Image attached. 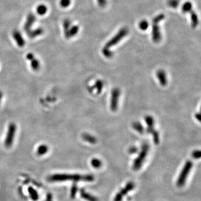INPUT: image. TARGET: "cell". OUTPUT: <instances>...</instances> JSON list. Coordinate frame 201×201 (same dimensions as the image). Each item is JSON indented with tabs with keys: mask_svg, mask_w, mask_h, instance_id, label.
<instances>
[{
	"mask_svg": "<svg viewBox=\"0 0 201 201\" xmlns=\"http://www.w3.org/2000/svg\"><path fill=\"white\" fill-rule=\"evenodd\" d=\"M149 149V145L147 144H144V145H142V150L140 152L139 156L134 160V163L133 165V169L134 171H136L141 168L142 164L144 163L148 154Z\"/></svg>",
	"mask_w": 201,
	"mask_h": 201,
	"instance_id": "obj_2",
	"label": "cell"
},
{
	"mask_svg": "<svg viewBox=\"0 0 201 201\" xmlns=\"http://www.w3.org/2000/svg\"><path fill=\"white\" fill-rule=\"evenodd\" d=\"M193 166V163L191 161L188 160L184 164V167L183 168L182 171L180 173V175L179 176L178 178L177 182V186L179 187L183 186L186 183V178L190 173L191 170Z\"/></svg>",
	"mask_w": 201,
	"mask_h": 201,
	"instance_id": "obj_3",
	"label": "cell"
},
{
	"mask_svg": "<svg viewBox=\"0 0 201 201\" xmlns=\"http://www.w3.org/2000/svg\"><path fill=\"white\" fill-rule=\"evenodd\" d=\"M95 85H96L95 86H96V88H97V92H98V93L101 92V90H102V87H103V84H102V82H101V81H97V82L96 83V84H95Z\"/></svg>",
	"mask_w": 201,
	"mask_h": 201,
	"instance_id": "obj_32",
	"label": "cell"
},
{
	"mask_svg": "<svg viewBox=\"0 0 201 201\" xmlns=\"http://www.w3.org/2000/svg\"><path fill=\"white\" fill-rule=\"evenodd\" d=\"M192 155L194 159H199L201 157V151L200 150H195L192 153Z\"/></svg>",
	"mask_w": 201,
	"mask_h": 201,
	"instance_id": "obj_33",
	"label": "cell"
},
{
	"mask_svg": "<svg viewBox=\"0 0 201 201\" xmlns=\"http://www.w3.org/2000/svg\"><path fill=\"white\" fill-rule=\"evenodd\" d=\"M180 3L179 0H168V5L172 8H177Z\"/></svg>",
	"mask_w": 201,
	"mask_h": 201,
	"instance_id": "obj_28",
	"label": "cell"
},
{
	"mask_svg": "<svg viewBox=\"0 0 201 201\" xmlns=\"http://www.w3.org/2000/svg\"><path fill=\"white\" fill-rule=\"evenodd\" d=\"M137 151V149L135 147H131V148L129 149V150H128V152L130 154H134V153H136Z\"/></svg>",
	"mask_w": 201,
	"mask_h": 201,
	"instance_id": "obj_35",
	"label": "cell"
},
{
	"mask_svg": "<svg viewBox=\"0 0 201 201\" xmlns=\"http://www.w3.org/2000/svg\"><path fill=\"white\" fill-rule=\"evenodd\" d=\"M2 97H3V93H2V92L0 90V104H1V100H2Z\"/></svg>",
	"mask_w": 201,
	"mask_h": 201,
	"instance_id": "obj_37",
	"label": "cell"
},
{
	"mask_svg": "<svg viewBox=\"0 0 201 201\" xmlns=\"http://www.w3.org/2000/svg\"><path fill=\"white\" fill-rule=\"evenodd\" d=\"M190 13H191L190 14H191V22H191L192 23V26L193 28H195L199 23L198 16L193 10H192L190 12Z\"/></svg>",
	"mask_w": 201,
	"mask_h": 201,
	"instance_id": "obj_17",
	"label": "cell"
},
{
	"mask_svg": "<svg viewBox=\"0 0 201 201\" xmlns=\"http://www.w3.org/2000/svg\"><path fill=\"white\" fill-rule=\"evenodd\" d=\"M135 187V184L133 182H128L126 185V186L123 188L119 193L116 194L113 201H122L124 195H126L129 192L131 191Z\"/></svg>",
	"mask_w": 201,
	"mask_h": 201,
	"instance_id": "obj_7",
	"label": "cell"
},
{
	"mask_svg": "<svg viewBox=\"0 0 201 201\" xmlns=\"http://www.w3.org/2000/svg\"><path fill=\"white\" fill-rule=\"evenodd\" d=\"M97 2L99 6L101 8H104L107 4L106 0H97Z\"/></svg>",
	"mask_w": 201,
	"mask_h": 201,
	"instance_id": "obj_34",
	"label": "cell"
},
{
	"mask_svg": "<svg viewBox=\"0 0 201 201\" xmlns=\"http://www.w3.org/2000/svg\"><path fill=\"white\" fill-rule=\"evenodd\" d=\"M156 75L160 84L163 86H166L167 84V78H166V73H165L164 70H158L156 73Z\"/></svg>",
	"mask_w": 201,
	"mask_h": 201,
	"instance_id": "obj_14",
	"label": "cell"
},
{
	"mask_svg": "<svg viewBox=\"0 0 201 201\" xmlns=\"http://www.w3.org/2000/svg\"><path fill=\"white\" fill-rule=\"evenodd\" d=\"M44 33V30L41 28H38L35 29H31L26 32L28 37L30 39H34L41 35Z\"/></svg>",
	"mask_w": 201,
	"mask_h": 201,
	"instance_id": "obj_13",
	"label": "cell"
},
{
	"mask_svg": "<svg viewBox=\"0 0 201 201\" xmlns=\"http://www.w3.org/2000/svg\"><path fill=\"white\" fill-rule=\"evenodd\" d=\"M28 192L30 195V198L34 201H37L39 199V194L37 191L34 189L32 187L29 186L28 188Z\"/></svg>",
	"mask_w": 201,
	"mask_h": 201,
	"instance_id": "obj_20",
	"label": "cell"
},
{
	"mask_svg": "<svg viewBox=\"0 0 201 201\" xmlns=\"http://www.w3.org/2000/svg\"><path fill=\"white\" fill-rule=\"evenodd\" d=\"M48 180L50 182H64V181H74L75 182L79 181L92 182L95 178L91 174L79 175L70 174H55L48 177Z\"/></svg>",
	"mask_w": 201,
	"mask_h": 201,
	"instance_id": "obj_1",
	"label": "cell"
},
{
	"mask_svg": "<svg viewBox=\"0 0 201 201\" xmlns=\"http://www.w3.org/2000/svg\"><path fill=\"white\" fill-rule=\"evenodd\" d=\"M145 122L148 125V129H147V131L152 134L153 136V138H154V142H155V144H158L159 142V134L157 133V132L154 130V121L153 118L150 116H146L145 117Z\"/></svg>",
	"mask_w": 201,
	"mask_h": 201,
	"instance_id": "obj_6",
	"label": "cell"
},
{
	"mask_svg": "<svg viewBox=\"0 0 201 201\" xmlns=\"http://www.w3.org/2000/svg\"><path fill=\"white\" fill-rule=\"evenodd\" d=\"M90 163H91L92 166L96 169L101 168L102 166V162H101V160L98 159H97V158L92 159Z\"/></svg>",
	"mask_w": 201,
	"mask_h": 201,
	"instance_id": "obj_24",
	"label": "cell"
},
{
	"mask_svg": "<svg viewBox=\"0 0 201 201\" xmlns=\"http://www.w3.org/2000/svg\"><path fill=\"white\" fill-rule=\"evenodd\" d=\"M133 126L135 128V130H136L138 133L142 134L144 132V127L142 126V124L140 122H134L133 124Z\"/></svg>",
	"mask_w": 201,
	"mask_h": 201,
	"instance_id": "obj_25",
	"label": "cell"
},
{
	"mask_svg": "<svg viewBox=\"0 0 201 201\" xmlns=\"http://www.w3.org/2000/svg\"><path fill=\"white\" fill-rule=\"evenodd\" d=\"M119 95L120 90L119 88H115L113 89L111 93L110 102V107L111 110L113 111H115L117 109Z\"/></svg>",
	"mask_w": 201,
	"mask_h": 201,
	"instance_id": "obj_8",
	"label": "cell"
},
{
	"mask_svg": "<svg viewBox=\"0 0 201 201\" xmlns=\"http://www.w3.org/2000/svg\"><path fill=\"white\" fill-rule=\"evenodd\" d=\"M49 150L48 146L45 144H42L39 146L37 149V154L38 155L41 156L47 153Z\"/></svg>",
	"mask_w": 201,
	"mask_h": 201,
	"instance_id": "obj_19",
	"label": "cell"
},
{
	"mask_svg": "<svg viewBox=\"0 0 201 201\" xmlns=\"http://www.w3.org/2000/svg\"><path fill=\"white\" fill-rule=\"evenodd\" d=\"M26 57L27 59L30 61L31 67V68L34 70L37 71V70H38L40 69V62L35 57L34 55L32 52L28 53L26 56Z\"/></svg>",
	"mask_w": 201,
	"mask_h": 201,
	"instance_id": "obj_12",
	"label": "cell"
},
{
	"mask_svg": "<svg viewBox=\"0 0 201 201\" xmlns=\"http://www.w3.org/2000/svg\"><path fill=\"white\" fill-rule=\"evenodd\" d=\"M12 36L15 40V42L20 48H22L25 45V41L22 37L21 33L18 30H13L12 32Z\"/></svg>",
	"mask_w": 201,
	"mask_h": 201,
	"instance_id": "obj_10",
	"label": "cell"
},
{
	"mask_svg": "<svg viewBox=\"0 0 201 201\" xmlns=\"http://www.w3.org/2000/svg\"><path fill=\"white\" fill-rule=\"evenodd\" d=\"M63 29H64V36L67 39H70V35H69V30L70 28L71 27V21L69 19H65L63 22Z\"/></svg>",
	"mask_w": 201,
	"mask_h": 201,
	"instance_id": "obj_15",
	"label": "cell"
},
{
	"mask_svg": "<svg viewBox=\"0 0 201 201\" xmlns=\"http://www.w3.org/2000/svg\"><path fill=\"white\" fill-rule=\"evenodd\" d=\"M82 138L86 142H89L90 144H96L97 142L96 138L88 134H83L82 135Z\"/></svg>",
	"mask_w": 201,
	"mask_h": 201,
	"instance_id": "obj_18",
	"label": "cell"
},
{
	"mask_svg": "<svg viewBox=\"0 0 201 201\" xmlns=\"http://www.w3.org/2000/svg\"><path fill=\"white\" fill-rule=\"evenodd\" d=\"M46 201H52V195L50 193H48L46 195Z\"/></svg>",
	"mask_w": 201,
	"mask_h": 201,
	"instance_id": "obj_36",
	"label": "cell"
},
{
	"mask_svg": "<svg viewBox=\"0 0 201 201\" xmlns=\"http://www.w3.org/2000/svg\"><path fill=\"white\" fill-rule=\"evenodd\" d=\"M149 26V22L145 20H142L139 23V28L143 31L147 30L148 29Z\"/></svg>",
	"mask_w": 201,
	"mask_h": 201,
	"instance_id": "obj_26",
	"label": "cell"
},
{
	"mask_svg": "<svg viewBox=\"0 0 201 201\" xmlns=\"http://www.w3.org/2000/svg\"><path fill=\"white\" fill-rule=\"evenodd\" d=\"M77 191H78V186L77 184H75V183L72 185L70 189V198H71L72 199L75 198L77 193Z\"/></svg>",
	"mask_w": 201,
	"mask_h": 201,
	"instance_id": "obj_27",
	"label": "cell"
},
{
	"mask_svg": "<svg viewBox=\"0 0 201 201\" xmlns=\"http://www.w3.org/2000/svg\"><path fill=\"white\" fill-rule=\"evenodd\" d=\"M128 30L126 28H122L121 29L119 30V31L118 32V33L116 35H115L110 41H108L104 47L109 49L110 48L112 47L114 45L118 44L124 37H125L126 36L127 34H128Z\"/></svg>",
	"mask_w": 201,
	"mask_h": 201,
	"instance_id": "obj_4",
	"label": "cell"
},
{
	"mask_svg": "<svg viewBox=\"0 0 201 201\" xmlns=\"http://www.w3.org/2000/svg\"><path fill=\"white\" fill-rule=\"evenodd\" d=\"M80 194L82 198L87 201H98L95 196L92 195L91 194L87 193L84 189H81L80 190Z\"/></svg>",
	"mask_w": 201,
	"mask_h": 201,
	"instance_id": "obj_16",
	"label": "cell"
},
{
	"mask_svg": "<svg viewBox=\"0 0 201 201\" xmlns=\"http://www.w3.org/2000/svg\"><path fill=\"white\" fill-rule=\"evenodd\" d=\"M165 18V15L163 14H160L159 15H157L156 17H155L153 20V22L154 23H158L159 22L163 20Z\"/></svg>",
	"mask_w": 201,
	"mask_h": 201,
	"instance_id": "obj_30",
	"label": "cell"
},
{
	"mask_svg": "<svg viewBox=\"0 0 201 201\" xmlns=\"http://www.w3.org/2000/svg\"><path fill=\"white\" fill-rule=\"evenodd\" d=\"M102 52L104 56L107 58H110L113 55V52L108 48H106L105 47L102 49Z\"/></svg>",
	"mask_w": 201,
	"mask_h": 201,
	"instance_id": "obj_31",
	"label": "cell"
},
{
	"mask_svg": "<svg viewBox=\"0 0 201 201\" xmlns=\"http://www.w3.org/2000/svg\"><path fill=\"white\" fill-rule=\"evenodd\" d=\"M79 30V28L78 25H75L71 26L69 30V35L70 37H74L78 33Z\"/></svg>",
	"mask_w": 201,
	"mask_h": 201,
	"instance_id": "obj_23",
	"label": "cell"
},
{
	"mask_svg": "<svg viewBox=\"0 0 201 201\" xmlns=\"http://www.w3.org/2000/svg\"><path fill=\"white\" fill-rule=\"evenodd\" d=\"M16 131V125L15 123H10L8 127V133L6 136L5 145L6 148H10L14 140Z\"/></svg>",
	"mask_w": 201,
	"mask_h": 201,
	"instance_id": "obj_5",
	"label": "cell"
},
{
	"mask_svg": "<svg viewBox=\"0 0 201 201\" xmlns=\"http://www.w3.org/2000/svg\"><path fill=\"white\" fill-rule=\"evenodd\" d=\"M36 20L37 17L33 13L30 12L28 15L26 21L23 25V29L26 31V32L31 29L32 26H33Z\"/></svg>",
	"mask_w": 201,
	"mask_h": 201,
	"instance_id": "obj_9",
	"label": "cell"
},
{
	"mask_svg": "<svg viewBox=\"0 0 201 201\" xmlns=\"http://www.w3.org/2000/svg\"><path fill=\"white\" fill-rule=\"evenodd\" d=\"M48 11L47 6L44 4H40L37 6V14L40 16H43L45 15Z\"/></svg>",
	"mask_w": 201,
	"mask_h": 201,
	"instance_id": "obj_21",
	"label": "cell"
},
{
	"mask_svg": "<svg viewBox=\"0 0 201 201\" xmlns=\"http://www.w3.org/2000/svg\"><path fill=\"white\" fill-rule=\"evenodd\" d=\"M152 38L155 43H159L162 39V34L158 23L153 24L152 27Z\"/></svg>",
	"mask_w": 201,
	"mask_h": 201,
	"instance_id": "obj_11",
	"label": "cell"
},
{
	"mask_svg": "<svg viewBox=\"0 0 201 201\" xmlns=\"http://www.w3.org/2000/svg\"><path fill=\"white\" fill-rule=\"evenodd\" d=\"M71 0H60V5L61 8H68L71 4Z\"/></svg>",
	"mask_w": 201,
	"mask_h": 201,
	"instance_id": "obj_29",
	"label": "cell"
},
{
	"mask_svg": "<svg viewBox=\"0 0 201 201\" xmlns=\"http://www.w3.org/2000/svg\"><path fill=\"white\" fill-rule=\"evenodd\" d=\"M193 8V5L192 3L189 2L187 1L182 6V11L184 13H187V12H190Z\"/></svg>",
	"mask_w": 201,
	"mask_h": 201,
	"instance_id": "obj_22",
	"label": "cell"
}]
</instances>
